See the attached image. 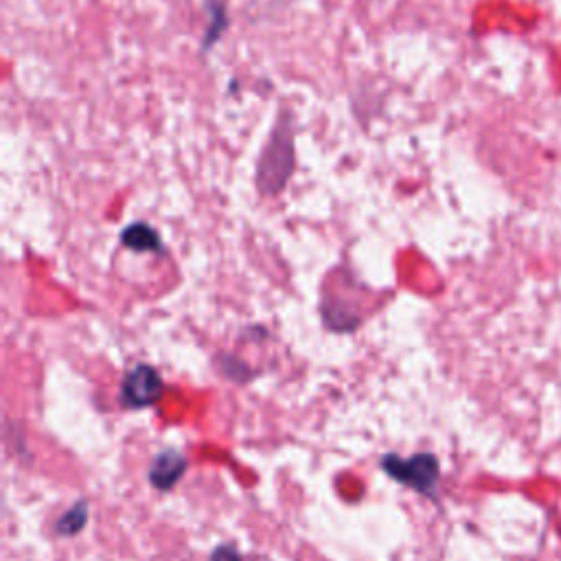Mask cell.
<instances>
[{
  "mask_svg": "<svg viewBox=\"0 0 561 561\" xmlns=\"http://www.w3.org/2000/svg\"><path fill=\"white\" fill-rule=\"evenodd\" d=\"M294 171V132L290 119L277 121L263 147L257 167V187L261 196H277Z\"/></svg>",
  "mask_w": 561,
  "mask_h": 561,
  "instance_id": "cell-1",
  "label": "cell"
},
{
  "mask_svg": "<svg viewBox=\"0 0 561 561\" xmlns=\"http://www.w3.org/2000/svg\"><path fill=\"white\" fill-rule=\"evenodd\" d=\"M382 469L397 483L415 489L423 496H437L441 469L434 454H417L412 459H399L397 454H388L382 459Z\"/></svg>",
  "mask_w": 561,
  "mask_h": 561,
  "instance_id": "cell-2",
  "label": "cell"
},
{
  "mask_svg": "<svg viewBox=\"0 0 561 561\" xmlns=\"http://www.w3.org/2000/svg\"><path fill=\"white\" fill-rule=\"evenodd\" d=\"M163 377L150 364H139L123 377L121 382V404L125 408H147L154 406L163 397Z\"/></svg>",
  "mask_w": 561,
  "mask_h": 561,
  "instance_id": "cell-3",
  "label": "cell"
},
{
  "mask_svg": "<svg viewBox=\"0 0 561 561\" xmlns=\"http://www.w3.org/2000/svg\"><path fill=\"white\" fill-rule=\"evenodd\" d=\"M187 465L189 463L185 459V454L178 452L176 448H167L163 452H158L150 467V483L160 491L174 489L178 480L185 476Z\"/></svg>",
  "mask_w": 561,
  "mask_h": 561,
  "instance_id": "cell-4",
  "label": "cell"
},
{
  "mask_svg": "<svg viewBox=\"0 0 561 561\" xmlns=\"http://www.w3.org/2000/svg\"><path fill=\"white\" fill-rule=\"evenodd\" d=\"M121 244L136 253H163V242L160 235L150 224L134 222L121 233Z\"/></svg>",
  "mask_w": 561,
  "mask_h": 561,
  "instance_id": "cell-5",
  "label": "cell"
},
{
  "mask_svg": "<svg viewBox=\"0 0 561 561\" xmlns=\"http://www.w3.org/2000/svg\"><path fill=\"white\" fill-rule=\"evenodd\" d=\"M88 522V505L86 502H77L73 509H68L55 524V531L60 535H75L86 526Z\"/></svg>",
  "mask_w": 561,
  "mask_h": 561,
  "instance_id": "cell-6",
  "label": "cell"
},
{
  "mask_svg": "<svg viewBox=\"0 0 561 561\" xmlns=\"http://www.w3.org/2000/svg\"><path fill=\"white\" fill-rule=\"evenodd\" d=\"M209 561H242V555H239L237 548L233 546H220L211 553Z\"/></svg>",
  "mask_w": 561,
  "mask_h": 561,
  "instance_id": "cell-7",
  "label": "cell"
}]
</instances>
